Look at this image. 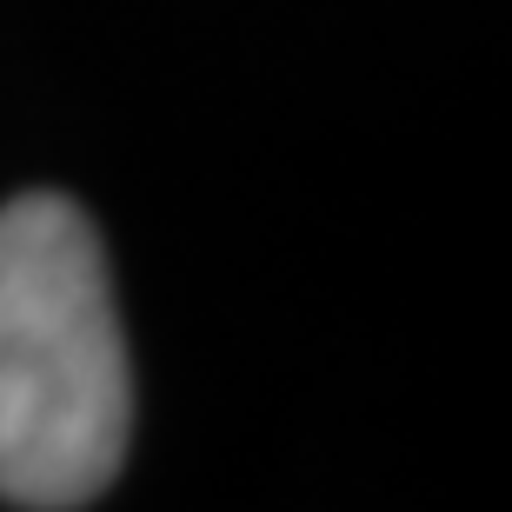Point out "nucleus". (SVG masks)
<instances>
[{
  "mask_svg": "<svg viewBox=\"0 0 512 512\" xmlns=\"http://www.w3.org/2000/svg\"><path fill=\"white\" fill-rule=\"evenodd\" d=\"M133 366L94 220L67 193L0 207V499L74 512L127 466Z\"/></svg>",
  "mask_w": 512,
  "mask_h": 512,
  "instance_id": "nucleus-1",
  "label": "nucleus"
}]
</instances>
